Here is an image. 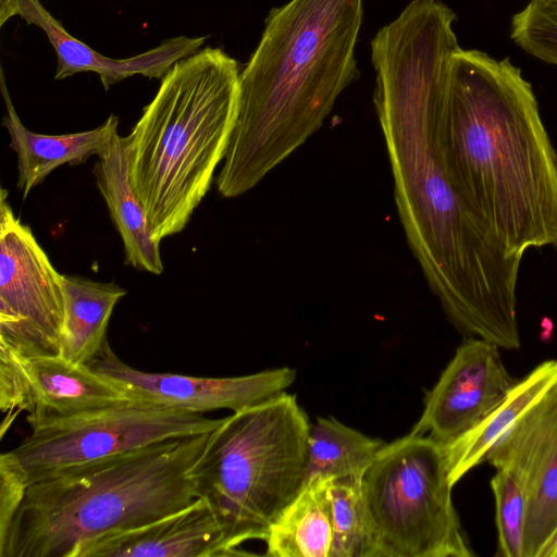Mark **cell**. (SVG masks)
<instances>
[{
  "label": "cell",
  "instance_id": "obj_11",
  "mask_svg": "<svg viewBox=\"0 0 557 557\" xmlns=\"http://www.w3.org/2000/svg\"><path fill=\"white\" fill-rule=\"evenodd\" d=\"M516 383L497 345L468 337L428 392L423 412L410 433L445 447L480 424Z\"/></svg>",
  "mask_w": 557,
  "mask_h": 557
},
{
  "label": "cell",
  "instance_id": "obj_4",
  "mask_svg": "<svg viewBox=\"0 0 557 557\" xmlns=\"http://www.w3.org/2000/svg\"><path fill=\"white\" fill-rule=\"evenodd\" d=\"M209 433L171 438L52 473L27 486L0 557H77L87 544L197 499L189 470Z\"/></svg>",
  "mask_w": 557,
  "mask_h": 557
},
{
  "label": "cell",
  "instance_id": "obj_20",
  "mask_svg": "<svg viewBox=\"0 0 557 557\" xmlns=\"http://www.w3.org/2000/svg\"><path fill=\"white\" fill-rule=\"evenodd\" d=\"M330 479L315 476L304 484L272 523L264 541L267 556L330 557L333 539Z\"/></svg>",
  "mask_w": 557,
  "mask_h": 557
},
{
  "label": "cell",
  "instance_id": "obj_13",
  "mask_svg": "<svg viewBox=\"0 0 557 557\" xmlns=\"http://www.w3.org/2000/svg\"><path fill=\"white\" fill-rule=\"evenodd\" d=\"M485 461L510 471L522 484L524 557H537L557 528V385L517 420Z\"/></svg>",
  "mask_w": 557,
  "mask_h": 557
},
{
  "label": "cell",
  "instance_id": "obj_7",
  "mask_svg": "<svg viewBox=\"0 0 557 557\" xmlns=\"http://www.w3.org/2000/svg\"><path fill=\"white\" fill-rule=\"evenodd\" d=\"M379 557H471L451 499L445 449L409 433L384 445L361 476Z\"/></svg>",
  "mask_w": 557,
  "mask_h": 557
},
{
  "label": "cell",
  "instance_id": "obj_18",
  "mask_svg": "<svg viewBox=\"0 0 557 557\" xmlns=\"http://www.w3.org/2000/svg\"><path fill=\"white\" fill-rule=\"evenodd\" d=\"M557 385V360H547L517 381L506 398L473 430L443 446L449 480L459 482L484 462L497 442L531 407Z\"/></svg>",
  "mask_w": 557,
  "mask_h": 557
},
{
  "label": "cell",
  "instance_id": "obj_23",
  "mask_svg": "<svg viewBox=\"0 0 557 557\" xmlns=\"http://www.w3.org/2000/svg\"><path fill=\"white\" fill-rule=\"evenodd\" d=\"M495 499L497 556L524 557L527 498L522 484L506 469H496L491 480Z\"/></svg>",
  "mask_w": 557,
  "mask_h": 557
},
{
  "label": "cell",
  "instance_id": "obj_5",
  "mask_svg": "<svg viewBox=\"0 0 557 557\" xmlns=\"http://www.w3.org/2000/svg\"><path fill=\"white\" fill-rule=\"evenodd\" d=\"M239 74L222 49L197 50L165 73L126 136L129 184L158 243L184 230L225 158Z\"/></svg>",
  "mask_w": 557,
  "mask_h": 557
},
{
  "label": "cell",
  "instance_id": "obj_22",
  "mask_svg": "<svg viewBox=\"0 0 557 557\" xmlns=\"http://www.w3.org/2000/svg\"><path fill=\"white\" fill-rule=\"evenodd\" d=\"M329 497L333 531L330 557H379L361 478L330 479Z\"/></svg>",
  "mask_w": 557,
  "mask_h": 557
},
{
  "label": "cell",
  "instance_id": "obj_14",
  "mask_svg": "<svg viewBox=\"0 0 557 557\" xmlns=\"http://www.w3.org/2000/svg\"><path fill=\"white\" fill-rule=\"evenodd\" d=\"M18 15L47 35L58 60L54 79L95 72L106 90L134 75L162 78L177 61L199 50L206 41V37L177 36L132 58L111 59L67 33L39 0H18Z\"/></svg>",
  "mask_w": 557,
  "mask_h": 557
},
{
  "label": "cell",
  "instance_id": "obj_26",
  "mask_svg": "<svg viewBox=\"0 0 557 557\" xmlns=\"http://www.w3.org/2000/svg\"><path fill=\"white\" fill-rule=\"evenodd\" d=\"M18 15V0H0V26Z\"/></svg>",
  "mask_w": 557,
  "mask_h": 557
},
{
  "label": "cell",
  "instance_id": "obj_27",
  "mask_svg": "<svg viewBox=\"0 0 557 557\" xmlns=\"http://www.w3.org/2000/svg\"><path fill=\"white\" fill-rule=\"evenodd\" d=\"M537 557H557V528L542 546Z\"/></svg>",
  "mask_w": 557,
  "mask_h": 557
},
{
  "label": "cell",
  "instance_id": "obj_16",
  "mask_svg": "<svg viewBox=\"0 0 557 557\" xmlns=\"http://www.w3.org/2000/svg\"><path fill=\"white\" fill-rule=\"evenodd\" d=\"M5 102L2 125L10 135V147L17 157V188L25 198L29 191L63 164L77 165L98 156L117 131L119 119L111 114L100 126L85 132L46 135L29 131L20 120L1 73Z\"/></svg>",
  "mask_w": 557,
  "mask_h": 557
},
{
  "label": "cell",
  "instance_id": "obj_6",
  "mask_svg": "<svg viewBox=\"0 0 557 557\" xmlns=\"http://www.w3.org/2000/svg\"><path fill=\"white\" fill-rule=\"evenodd\" d=\"M310 422L282 393L223 418L189 470L197 498L211 508L230 556L265 541L306 482Z\"/></svg>",
  "mask_w": 557,
  "mask_h": 557
},
{
  "label": "cell",
  "instance_id": "obj_19",
  "mask_svg": "<svg viewBox=\"0 0 557 557\" xmlns=\"http://www.w3.org/2000/svg\"><path fill=\"white\" fill-rule=\"evenodd\" d=\"M64 322L60 354L65 360L89 366L107 342V327L115 305L126 290L114 283H100L62 274Z\"/></svg>",
  "mask_w": 557,
  "mask_h": 557
},
{
  "label": "cell",
  "instance_id": "obj_24",
  "mask_svg": "<svg viewBox=\"0 0 557 557\" xmlns=\"http://www.w3.org/2000/svg\"><path fill=\"white\" fill-rule=\"evenodd\" d=\"M510 37L528 54L557 65V0H530L512 16Z\"/></svg>",
  "mask_w": 557,
  "mask_h": 557
},
{
  "label": "cell",
  "instance_id": "obj_21",
  "mask_svg": "<svg viewBox=\"0 0 557 557\" xmlns=\"http://www.w3.org/2000/svg\"><path fill=\"white\" fill-rule=\"evenodd\" d=\"M384 445L335 418L319 417L310 426L306 482L315 476L361 478Z\"/></svg>",
  "mask_w": 557,
  "mask_h": 557
},
{
  "label": "cell",
  "instance_id": "obj_17",
  "mask_svg": "<svg viewBox=\"0 0 557 557\" xmlns=\"http://www.w3.org/2000/svg\"><path fill=\"white\" fill-rule=\"evenodd\" d=\"M97 157L96 183L122 238L125 263L139 271L161 274L160 243L152 238L145 211L128 180L127 137L116 131Z\"/></svg>",
  "mask_w": 557,
  "mask_h": 557
},
{
  "label": "cell",
  "instance_id": "obj_12",
  "mask_svg": "<svg viewBox=\"0 0 557 557\" xmlns=\"http://www.w3.org/2000/svg\"><path fill=\"white\" fill-rule=\"evenodd\" d=\"M89 367L115 381L129 397L201 414L256 406L284 393L296 380L289 367L231 377L145 372L122 361L108 341Z\"/></svg>",
  "mask_w": 557,
  "mask_h": 557
},
{
  "label": "cell",
  "instance_id": "obj_1",
  "mask_svg": "<svg viewBox=\"0 0 557 557\" xmlns=\"http://www.w3.org/2000/svg\"><path fill=\"white\" fill-rule=\"evenodd\" d=\"M455 12L411 0L372 38L373 103L409 247L451 324L499 348L520 347L522 259L499 245L450 178L444 149Z\"/></svg>",
  "mask_w": 557,
  "mask_h": 557
},
{
  "label": "cell",
  "instance_id": "obj_9",
  "mask_svg": "<svg viewBox=\"0 0 557 557\" xmlns=\"http://www.w3.org/2000/svg\"><path fill=\"white\" fill-rule=\"evenodd\" d=\"M0 352L59 356L64 322L62 274L30 227L0 195Z\"/></svg>",
  "mask_w": 557,
  "mask_h": 557
},
{
  "label": "cell",
  "instance_id": "obj_25",
  "mask_svg": "<svg viewBox=\"0 0 557 557\" xmlns=\"http://www.w3.org/2000/svg\"><path fill=\"white\" fill-rule=\"evenodd\" d=\"M27 482L9 451L0 456V536L4 534L20 508Z\"/></svg>",
  "mask_w": 557,
  "mask_h": 557
},
{
  "label": "cell",
  "instance_id": "obj_8",
  "mask_svg": "<svg viewBox=\"0 0 557 557\" xmlns=\"http://www.w3.org/2000/svg\"><path fill=\"white\" fill-rule=\"evenodd\" d=\"M222 420L129 397L33 428L9 453L29 485L70 467L171 438L212 432Z\"/></svg>",
  "mask_w": 557,
  "mask_h": 557
},
{
  "label": "cell",
  "instance_id": "obj_2",
  "mask_svg": "<svg viewBox=\"0 0 557 557\" xmlns=\"http://www.w3.org/2000/svg\"><path fill=\"white\" fill-rule=\"evenodd\" d=\"M444 149L455 188L508 255L557 248V152L509 58L455 52Z\"/></svg>",
  "mask_w": 557,
  "mask_h": 557
},
{
  "label": "cell",
  "instance_id": "obj_15",
  "mask_svg": "<svg viewBox=\"0 0 557 557\" xmlns=\"http://www.w3.org/2000/svg\"><path fill=\"white\" fill-rule=\"evenodd\" d=\"M230 556L220 525L202 498L156 521L102 536L77 557Z\"/></svg>",
  "mask_w": 557,
  "mask_h": 557
},
{
  "label": "cell",
  "instance_id": "obj_3",
  "mask_svg": "<svg viewBox=\"0 0 557 557\" xmlns=\"http://www.w3.org/2000/svg\"><path fill=\"white\" fill-rule=\"evenodd\" d=\"M363 0H289L272 8L239 74L236 123L216 178L234 198L252 189L323 124L359 76Z\"/></svg>",
  "mask_w": 557,
  "mask_h": 557
},
{
  "label": "cell",
  "instance_id": "obj_10",
  "mask_svg": "<svg viewBox=\"0 0 557 557\" xmlns=\"http://www.w3.org/2000/svg\"><path fill=\"white\" fill-rule=\"evenodd\" d=\"M129 398L113 380L61 356L0 352V409L25 411L30 429Z\"/></svg>",
  "mask_w": 557,
  "mask_h": 557
}]
</instances>
